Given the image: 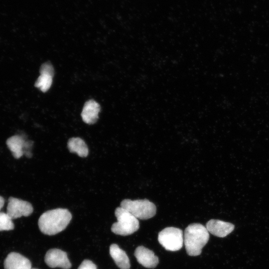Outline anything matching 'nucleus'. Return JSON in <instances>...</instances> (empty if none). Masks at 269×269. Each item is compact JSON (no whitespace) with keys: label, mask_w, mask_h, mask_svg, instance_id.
Here are the masks:
<instances>
[{"label":"nucleus","mask_w":269,"mask_h":269,"mask_svg":"<svg viewBox=\"0 0 269 269\" xmlns=\"http://www.w3.org/2000/svg\"><path fill=\"white\" fill-rule=\"evenodd\" d=\"M117 222L111 227V231L116 235L128 236L138 230L139 224L138 219L127 210L119 207L115 211Z\"/></svg>","instance_id":"7ed1b4c3"},{"label":"nucleus","mask_w":269,"mask_h":269,"mask_svg":"<svg viewBox=\"0 0 269 269\" xmlns=\"http://www.w3.org/2000/svg\"><path fill=\"white\" fill-rule=\"evenodd\" d=\"M209 233L221 238H224L231 233L234 229L233 224L219 220L211 219L206 225Z\"/></svg>","instance_id":"9d476101"},{"label":"nucleus","mask_w":269,"mask_h":269,"mask_svg":"<svg viewBox=\"0 0 269 269\" xmlns=\"http://www.w3.org/2000/svg\"><path fill=\"white\" fill-rule=\"evenodd\" d=\"M53 77L44 74H41L38 77L35 83V86L38 88L42 92H47L51 87L52 83Z\"/></svg>","instance_id":"2eb2a0df"},{"label":"nucleus","mask_w":269,"mask_h":269,"mask_svg":"<svg viewBox=\"0 0 269 269\" xmlns=\"http://www.w3.org/2000/svg\"><path fill=\"white\" fill-rule=\"evenodd\" d=\"M4 204V198L0 196V211L1 209V208L3 207Z\"/></svg>","instance_id":"6ab92c4d"},{"label":"nucleus","mask_w":269,"mask_h":269,"mask_svg":"<svg viewBox=\"0 0 269 269\" xmlns=\"http://www.w3.org/2000/svg\"><path fill=\"white\" fill-rule=\"evenodd\" d=\"M40 73L50 75L53 77L54 74V68L49 62L44 63L40 68Z\"/></svg>","instance_id":"f3484780"},{"label":"nucleus","mask_w":269,"mask_h":269,"mask_svg":"<svg viewBox=\"0 0 269 269\" xmlns=\"http://www.w3.org/2000/svg\"><path fill=\"white\" fill-rule=\"evenodd\" d=\"M33 210L32 205L26 201L12 197L8 199L6 213L12 220L22 216H28Z\"/></svg>","instance_id":"423d86ee"},{"label":"nucleus","mask_w":269,"mask_h":269,"mask_svg":"<svg viewBox=\"0 0 269 269\" xmlns=\"http://www.w3.org/2000/svg\"><path fill=\"white\" fill-rule=\"evenodd\" d=\"M134 255L137 261L146 268H154L159 263L158 258L154 252L143 246L137 247Z\"/></svg>","instance_id":"6e6552de"},{"label":"nucleus","mask_w":269,"mask_h":269,"mask_svg":"<svg viewBox=\"0 0 269 269\" xmlns=\"http://www.w3.org/2000/svg\"><path fill=\"white\" fill-rule=\"evenodd\" d=\"M100 105L93 100L86 102L81 113V117L84 122L87 124H94L98 119L100 111Z\"/></svg>","instance_id":"f8f14e48"},{"label":"nucleus","mask_w":269,"mask_h":269,"mask_svg":"<svg viewBox=\"0 0 269 269\" xmlns=\"http://www.w3.org/2000/svg\"><path fill=\"white\" fill-rule=\"evenodd\" d=\"M30 269H35V268H31Z\"/></svg>","instance_id":"aec40b11"},{"label":"nucleus","mask_w":269,"mask_h":269,"mask_svg":"<svg viewBox=\"0 0 269 269\" xmlns=\"http://www.w3.org/2000/svg\"><path fill=\"white\" fill-rule=\"evenodd\" d=\"M4 269H30V261L21 254L12 252L9 253L4 261Z\"/></svg>","instance_id":"9b49d317"},{"label":"nucleus","mask_w":269,"mask_h":269,"mask_svg":"<svg viewBox=\"0 0 269 269\" xmlns=\"http://www.w3.org/2000/svg\"><path fill=\"white\" fill-rule=\"evenodd\" d=\"M209 239V232L203 225L199 223L189 225L184 234V243L187 254L190 256L199 255Z\"/></svg>","instance_id":"f03ea898"},{"label":"nucleus","mask_w":269,"mask_h":269,"mask_svg":"<svg viewBox=\"0 0 269 269\" xmlns=\"http://www.w3.org/2000/svg\"><path fill=\"white\" fill-rule=\"evenodd\" d=\"M14 228L12 219L8 214L0 212V231H9Z\"/></svg>","instance_id":"dca6fc26"},{"label":"nucleus","mask_w":269,"mask_h":269,"mask_svg":"<svg viewBox=\"0 0 269 269\" xmlns=\"http://www.w3.org/2000/svg\"><path fill=\"white\" fill-rule=\"evenodd\" d=\"M121 207L137 219L141 220L152 218L155 215L156 211L155 205L146 199L134 200L124 199L121 203Z\"/></svg>","instance_id":"20e7f679"},{"label":"nucleus","mask_w":269,"mask_h":269,"mask_svg":"<svg viewBox=\"0 0 269 269\" xmlns=\"http://www.w3.org/2000/svg\"><path fill=\"white\" fill-rule=\"evenodd\" d=\"M158 240L165 250L178 251L182 247L184 243L183 232L175 227L165 228L158 233Z\"/></svg>","instance_id":"39448f33"},{"label":"nucleus","mask_w":269,"mask_h":269,"mask_svg":"<svg viewBox=\"0 0 269 269\" xmlns=\"http://www.w3.org/2000/svg\"><path fill=\"white\" fill-rule=\"evenodd\" d=\"M110 254L120 269H130V263L128 256L118 245L113 244L110 246Z\"/></svg>","instance_id":"ddd939ff"},{"label":"nucleus","mask_w":269,"mask_h":269,"mask_svg":"<svg viewBox=\"0 0 269 269\" xmlns=\"http://www.w3.org/2000/svg\"><path fill=\"white\" fill-rule=\"evenodd\" d=\"M8 148L16 159L21 157L24 154L27 155L26 149L31 146L29 141H26L24 138L19 135H15L9 137L6 141Z\"/></svg>","instance_id":"1a4fd4ad"},{"label":"nucleus","mask_w":269,"mask_h":269,"mask_svg":"<svg viewBox=\"0 0 269 269\" xmlns=\"http://www.w3.org/2000/svg\"><path fill=\"white\" fill-rule=\"evenodd\" d=\"M78 269H97L96 266L90 260H85Z\"/></svg>","instance_id":"a211bd4d"},{"label":"nucleus","mask_w":269,"mask_h":269,"mask_svg":"<svg viewBox=\"0 0 269 269\" xmlns=\"http://www.w3.org/2000/svg\"><path fill=\"white\" fill-rule=\"evenodd\" d=\"M72 219L69 210L57 208L47 211L39 217L38 225L40 231L47 235H54L64 230Z\"/></svg>","instance_id":"f257e3e1"},{"label":"nucleus","mask_w":269,"mask_h":269,"mask_svg":"<svg viewBox=\"0 0 269 269\" xmlns=\"http://www.w3.org/2000/svg\"><path fill=\"white\" fill-rule=\"evenodd\" d=\"M67 147L70 152L76 153L80 157H85L88 155V147L84 140L80 137L70 138Z\"/></svg>","instance_id":"4468645a"},{"label":"nucleus","mask_w":269,"mask_h":269,"mask_svg":"<svg viewBox=\"0 0 269 269\" xmlns=\"http://www.w3.org/2000/svg\"><path fill=\"white\" fill-rule=\"evenodd\" d=\"M44 261L46 265L51 268L58 267L69 269L71 267L66 253L58 249L48 250L45 254Z\"/></svg>","instance_id":"0eeeda50"}]
</instances>
